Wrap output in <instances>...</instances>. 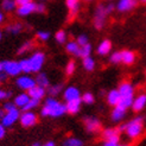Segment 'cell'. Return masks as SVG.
Segmentation results:
<instances>
[{
	"instance_id": "836d02e7",
	"label": "cell",
	"mask_w": 146,
	"mask_h": 146,
	"mask_svg": "<svg viewBox=\"0 0 146 146\" xmlns=\"http://www.w3.org/2000/svg\"><path fill=\"white\" fill-rule=\"evenodd\" d=\"M75 70H76V62L74 60H70L65 65V75L71 76L75 72Z\"/></svg>"
},
{
	"instance_id": "7c38bea8",
	"label": "cell",
	"mask_w": 146,
	"mask_h": 146,
	"mask_svg": "<svg viewBox=\"0 0 146 146\" xmlns=\"http://www.w3.org/2000/svg\"><path fill=\"white\" fill-rule=\"evenodd\" d=\"M36 84H37V83H36V78H32L30 76H27V74L17 78V86L19 87L20 89H23V90L31 89L32 87H35Z\"/></svg>"
},
{
	"instance_id": "680465c9",
	"label": "cell",
	"mask_w": 146,
	"mask_h": 146,
	"mask_svg": "<svg viewBox=\"0 0 146 146\" xmlns=\"http://www.w3.org/2000/svg\"><path fill=\"white\" fill-rule=\"evenodd\" d=\"M108 1H113V0H108Z\"/></svg>"
},
{
	"instance_id": "91938a15",
	"label": "cell",
	"mask_w": 146,
	"mask_h": 146,
	"mask_svg": "<svg viewBox=\"0 0 146 146\" xmlns=\"http://www.w3.org/2000/svg\"><path fill=\"white\" fill-rule=\"evenodd\" d=\"M40 1H45V0H40Z\"/></svg>"
},
{
	"instance_id": "d6986e66",
	"label": "cell",
	"mask_w": 146,
	"mask_h": 146,
	"mask_svg": "<svg viewBox=\"0 0 146 146\" xmlns=\"http://www.w3.org/2000/svg\"><path fill=\"white\" fill-rule=\"evenodd\" d=\"M112 51V43L109 39H104L96 48V54L99 56H107Z\"/></svg>"
},
{
	"instance_id": "d4e9b609",
	"label": "cell",
	"mask_w": 146,
	"mask_h": 146,
	"mask_svg": "<svg viewBox=\"0 0 146 146\" xmlns=\"http://www.w3.org/2000/svg\"><path fill=\"white\" fill-rule=\"evenodd\" d=\"M82 65L86 71H93L94 69H95V60L92 57V56H88V57H84L82 58Z\"/></svg>"
},
{
	"instance_id": "2e32d148",
	"label": "cell",
	"mask_w": 146,
	"mask_h": 146,
	"mask_svg": "<svg viewBox=\"0 0 146 146\" xmlns=\"http://www.w3.org/2000/svg\"><path fill=\"white\" fill-rule=\"evenodd\" d=\"M81 106H82V100H81V98L65 102L67 113H69V114H71V115H75V114H77L80 111H81Z\"/></svg>"
},
{
	"instance_id": "f5cc1de1",
	"label": "cell",
	"mask_w": 146,
	"mask_h": 146,
	"mask_svg": "<svg viewBox=\"0 0 146 146\" xmlns=\"http://www.w3.org/2000/svg\"><path fill=\"white\" fill-rule=\"evenodd\" d=\"M3 70H4V64L0 63V71H3Z\"/></svg>"
},
{
	"instance_id": "9f6ffc18",
	"label": "cell",
	"mask_w": 146,
	"mask_h": 146,
	"mask_svg": "<svg viewBox=\"0 0 146 146\" xmlns=\"http://www.w3.org/2000/svg\"><path fill=\"white\" fill-rule=\"evenodd\" d=\"M84 1H93V0H84Z\"/></svg>"
},
{
	"instance_id": "db71d44e",
	"label": "cell",
	"mask_w": 146,
	"mask_h": 146,
	"mask_svg": "<svg viewBox=\"0 0 146 146\" xmlns=\"http://www.w3.org/2000/svg\"><path fill=\"white\" fill-rule=\"evenodd\" d=\"M139 3H141V4H146V0H138Z\"/></svg>"
},
{
	"instance_id": "d590c367",
	"label": "cell",
	"mask_w": 146,
	"mask_h": 146,
	"mask_svg": "<svg viewBox=\"0 0 146 146\" xmlns=\"http://www.w3.org/2000/svg\"><path fill=\"white\" fill-rule=\"evenodd\" d=\"M39 101L40 100H37V99H30V101H29L21 109H23V111H31V109L39 106Z\"/></svg>"
},
{
	"instance_id": "9a60e30c",
	"label": "cell",
	"mask_w": 146,
	"mask_h": 146,
	"mask_svg": "<svg viewBox=\"0 0 146 146\" xmlns=\"http://www.w3.org/2000/svg\"><path fill=\"white\" fill-rule=\"evenodd\" d=\"M118 90L120 96H134V87L129 81H122L118 87Z\"/></svg>"
},
{
	"instance_id": "6da1fadb",
	"label": "cell",
	"mask_w": 146,
	"mask_h": 146,
	"mask_svg": "<svg viewBox=\"0 0 146 146\" xmlns=\"http://www.w3.org/2000/svg\"><path fill=\"white\" fill-rule=\"evenodd\" d=\"M67 113V107L65 104H62L57 99L50 96L45 100L44 106H43L40 114L42 116H50V118H61Z\"/></svg>"
},
{
	"instance_id": "4fadbf2b",
	"label": "cell",
	"mask_w": 146,
	"mask_h": 146,
	"mask_svg": "<svg viewBox=\"0 0 146 146\" xmlns=\"http://www.w3.org/2000/svg\"><path fill=\"white\" fill-rule=\"evenodd\" d=\"M126 115H127V109L120 106H115L111 112V120L115 123H119L126 118Z\"/></svg>"
},
{
	"instance_id": "7402d4cb",
	"label": "cell",
	"mask_w": 146,
	"mask_h": 146,
	"mask_svg": "<svg viewBox=\"0 0 146 146\" xmlns=\"http://www.w3.org/2000/svg\"><path fill=\"white\" fill-rule=\"evenodd\" d=\"M121 52V63L125 65H132L135 62V54L131 50H122Z\"/></svg>"
},
{
	"instance_id": "5b68a950",
	"label": "cell",
	"mask_w": 146,
	"mask_h": 146,
	"mask_svg": "<svg viewBox=\"0 0 146 146\" xmlns=\"http://www.w3.org/2000/svg\"><path fill=\"white\" fill-rule=\"evenodd\" d=\"M29 60H30V63H31L32 72H39L40 69L43 68V65H44L45 55H44V52H42V51H37V52H35Z\"/></svg>"
},
{
	"instance_id": "8d00e7d4",
	"label": "cell",
	"mask_w": 146,
	"mask_h": 146,
	"mask_svg": "<svg viewBox=\"0 0 146 146\" xmlns=\"http://www.w3.org/2000/svg\"><path fill=\"white\" fill-rule=\"evenodd\" d=\"M109 62L112 64H119L121 63V52L120 51H114L109 55Z\"/></svg>"
},
{
	"instance_id": "ba28073f",
	"label": "cell",
	"mask_w": 146,
	"mask_h": 146,
	"mask_svg": "<svg viewBox=\"0 0 146 146\" xmlns=\"http://www.w3.org/2000/svg\"><path fill=\"white\" fill-rule=\"evenodd\" d=\"M3 64H4V71L10 76H18L21 72L19 62L6 61V62H3Z\"/></svg>"
},
{
	"instance_id": "44dd1931",
	"label": "cell",
	"mask_w": 146,
	"mask_h": 146,
	"mask_svg": "<svg viewBox=\"0 0 146 146\" xmlns=\"http://www.w3.org/2000/svg\"><path fill=\"white\" fill-rule=\"evenodd\" d=\"M119 100H120V93L118 89H111L106 94V101L109 106L112 107L118 106Z\"/></svg>"
},
{
	"instance_id": "f6af8a7d",
	"label": "cell",
	"mask_w": 146,
	"mask_h": 146,
	"mask_svg": "<svg viewBox=\"0 0 146 146\" xmlns=\"http://www.w3.org/2000/svg\"><path fill=\"white\" fill-rule=\"evenodd\" d=\"M12 95V93L11 92H4L0 89V100H4V99H7V98H10Z\"/></svg>"
},
{
	"instance_id": "9c48e42d",
	"label": "cell",
	"mask_w": 146,
	"mask_h": 146,
	"mask_svg": "<svg viewBox=\"0 0 146 146\" xmlns=\"http://www.w3.org/2000/svg\"><path fill=\"white\" fill-rule=\"evenodd\" d=\"M137 0H118L115 5V10L120 13H126L132 11L137 6Z\"/></svg>"
},
{
	"instance_id": "4316f807",
	"label": "cell",
	"mask_w": 146,
	"mask_h": 146,
	"mask_svg": "<svg viewBox=\"0 0 146 146\" xmlns=\"http://www.w3.org/2000/svg\"><path fill=\"white\" fill-rule=\"evenodd\" d=\"M62 92H63V84L62 83H57V84H54V86H50L48 88V94L50 96H52V98L58 96Z\"/></svg>"
},
{
	"instance_id": "11a10c76",
	"label": "cell",
	"mask_w": 146,
	"mask_h": 146,
	"mask_svg": "<svg viewBox=\"0 0 146 146\" xmlns=\"http://www.w3.org/2000/svg\"><path fill=\"white\" fill-rule=\"evenodd\" d=\"M3 19H4V17H3V14L0 13V23H1V21H3Z\"/></svg>"
},
{
	"instance_id": "f1b7e54d",
	"label": "cell",
	"mask_w": 146,
	"mask_h": 146,
	"mask_svg": "<svg viewBox=\"0 0 146 146\" xmlns=\"http://www.w3.org/2000/svg\"><path fill=\"white\" fill-rule=\"evenodd\" d=\"M64 146H83V141L76 137H68L63 143Z\"/></svg>"
},
{
	"instance_id": "e0dca14e",
	"label": "cell",
	"mask_w": 146,
	"mask_h": 146,
	"mask_svg": "<svg viewBox=\"0 0 146 146\" xmlns=\"http://www.w3.org/2000/svg\"><path fill=\"white\" fill-rule=\"evenodd\" d=\"M36 5H37V4L33 3L32 0H31L30 3L24 4V5H21V6H18V9H17L18 16H20V17H26V16H29V14L36 12Z\"/></svg>"
},
{
	"instance_id": "816d5d0a",
	"label": "cell",
	"mask_w": 146,
	"mask_h": 146,
	"mask_svg": "<svg viewBox=\"0 0 146 146\" xmlns=\"http://www.w3.org/2000/svg\"><path fill=\"white\" fill-rule=\"evenodd\" d=\"M32 146H42V145H40V143H38V141H37V143H33V144H32Z\"/></svg>"
},
{
	"instance_id": "ac0fdd59",
	"label": "cell",
	"mask_w": 146,
	"mask_h": 146,
	"mask_svg": "<svg viewBox=\"0 0 146 146\" xmlns=\"http://www.w3.org/2000/svg\"><path fill=\"white\" fill-rule=\"evenodd\" d=\"M65 5L69 11V18H74L81 9V0H65Z\"/></svg>"
},
{
	"instance_id": "8fae6325",
	"label": "cell",
	"mask_w": 146,
	"mask_h": 146,
	"mask_svg": "<svg viewBox=\"0 0 146 146\" xmlns=\"http://www.w3.org/2000/svg\"><path fill=\"white\" fill-rule=\"evenodd\" d=\"M81 95H82L81 92H80V89L75 86H69L63 90V99L65 102L75 100V99H80Z\"/></svg>"
},
{
	"instance_id": "f546056e",
	"label": "cell",
	"mask_w": 146,
	"mask_h": 146,
	"mask_svg": "<svg viewBox=\"0 0 146 146\" xmlns=\"http://www.w3.org/2000/svg\"><path fill=\"white\" fill-rule=\"evenodd\" d=\"M81 100H82V104L84 105H93L94 102H95V96H94V94L90 93V92H86L81 95Z\"/></svg>"
},
{
	"instance_id": "52a82bcc",
	"label": "cell",
	"mask_w": 146,
	"mask_h": 146,
	"mask_svg": "<svg viewBox=\"0 0 146 146\" xmlns=\"http://www.w3.org/2000/svg\"><path fill=\"white\" fill-rule=\"evenodd\" d=\"M120 134L121 132L119 131L118 127H108L102 131L101 137L105 141H114V143H119L120 141Z\"/></svg>"
},
{
	"instance_id": "ab89813d",
	"label": "cell",
	"mask_w": 146,
	"mask_h": 146,
	"mask_svg": "<svg viewBox=\"0 0 146 146\" xmlns=\"http://www.w3.org/2000/svg\"><path fill=\"white\" fill-rule=\"evenodd\" d=\"M76 42L78 43L80 46H83V45H86V44H88L89 43V38H88V36L87 35L81 33V35H78L76 37Z\"/></svg>"
},
{
	"instance_id": "4dcf8cb0",
	"label": "cell",
	"mask_w": 146,
	"mask_h": 146,
	"mask_svg": "<svg viewBox=\"0 0 146 146\" xmlns=\"http://www.w3.org/2000/svg\"><path fill=\"white\" fill-rule=\"evenodd\" d=\"M55 39L58 44H65L68 42V35L64 30H60L57 31L56 35H55Z\"/></svg>"
},
{
	"instance_id": "ffe728a7",
	"label": "cell",
	"mask_w": 146,
	"mask_h": 146,
	"mask_svg": "<svg viewBox=\"0 0 146 146\" xmlns=\"http://www.w3.org/2000/svg\"><path fill=\"white\" fill-rule=\"evenodd\" d=\"M27 94H29V96H30L31 99L42 100L43 98L45 96L46 90H45V88H43V87H40V86H38V84H36L35 87H32L31 89H29V90H27Z\"/></svg>"
},
{
	"instance_id": "7dc6e473",
	"label": "cell",
	"mask_w": 146,
	"mask_h": 146,
	"mask_svg": "<svg viewBox=\"0 0 146 146\" xmlns=\"http://www.w3.org/2000/svg\"><path fill=\"white\" fill-rule=\"evenodd\" d=\"M14 1H16V5L17 6H21V5H24V4L30 3L31 0H14Z\"/></svg>"
},
{
	"instance_id": "8992f818",
	"label": "cell",
	"mask_w": 146,
	"mask_h": 146,
	"mask_svg": "<svg viewBox=\"0 0 146 146\" xmlns=\"http://www.w3.org/2000/svg\"><path fill=\"white\" fill-rule=\"evenodd\" d=\"M19 120L23 127H32L38 122V116L32 111H24L23 114H20Z\"/></svg>"
},
{
	"instance_id": "6f0895ef",
	"label": "cell",
	"mask_w": 146,
	"mask_h": 146,
	"mask_svg": "<svg viewBox=\"0 0 146 146\" xmlns=\"http://www.w3.org/2000/svg\"><path fill=\"white\" fill-rule=\"evenodd\" d=\"M0 39H1V32H0Z\"/></svg>"
},
{
	"instance_id": "603a6c76",
	"label": "cell",
	"mask_w": 146,
	"mask_h": 146,
	"mask_svg": "<svg viewBox=\"0 0 146 146\" xmlns=\"http://www.w3.org/2000/svg\"><path fill=\"white\" fill-rule=\"evenodd\" d=\"M65 50L67 52L75 56V57H80V50H81V46L78 45V43L76 40H69L65 43Z\"/></svg>"
},
{
	"instance_id": "f35d334b",
	"label": "cell",
	"mask_w": 146,
	"mask_h": 146,
	"mask_svg": "<svg viewBox=\"0 0 146 146\" xmlns=\"http://www.w3.org/2000/svg\"><path fill=\"white\" fill-rule=\"evenodd\" d=\"M16 1L14 0H4V3H3V9L5 11H13L14 9H16Z\"/></svg>"
},
{
	"instance_id": "30bf717a",
	"label": "cell",
	"mask_w": 146,
	"mask_h": 146,
	"mask_svg": "<svg viewBox=\"0 0 146 146\" xmlns=\"http://www.w3.org/2000/svg\"><path fill=\"white\" fill-rule=\"evenodd\" d=\"M19 118H20V112H19V109L16 107V108L11 109V111H9V112H6V114L3 116V125L4 126H11Z\"/></svg>"
},
{
	"instance_id": "60d3db41",
	"label": "cell",
	"mask_w": 146,
	"mask_h": 146,
	"mask_svg": "<svg viewBox=\"0 0 146 146\" xmlns=\"http://www.w3.org/2000/svg\"><path fill=\"white\" fill-rule=\"evenodd\" d=\"M37 38L40 42H46L50 38V33L48 31H38L37 32Z\"/></svg>"
},
{
	"instance_id": "f907efd6",
	"label": "cell",
	"mask_w": 146,
	"mask_h": 146,
	"mask_svg": "<svg viewBox=\"0 0 146 146\" xmlns=\"http://www.w3.org/2000/svg\"><path fill=\"white\" fill-rule=\"evenodd\" d=\"M42 146H56V145H55V143H54V141H48L46 144L42 145Z\"/></svg>"
},
{
	"instance_id": "83f0119b",
	"label": "cell",
	"mask_w": 146,
	"mask_h": 146,
	"mask_svg": "<svg viewBox=\"0 0 146 146\" xmlns=\"http://www.w3.org/2000/svg\"><path fill=\"white\" fill-rule=\"evenodd\" d=\"M133 100H134V96H120L118 106H120V107L125 108V109H127V111H128V109L132 107Z\"/></svg>"
},
{
	"instance_id": "ee69618b",
	"label": "cell",
	"mask_w": 146,
	"mask_h": 146,
	"mask_svg": "<svg viewBox=\"0 0 146 146\" xmlns=\"http://www.w3.org/2000/svg\"><path fill=\"white\" fill-rule=\"evenodd\" d=\"M17 106L14 105V102L12 104V102H7V104H5L4 105V111L5 112H9V111H11V109H13V108H16Z\"/></svg>"
},
{
	"instance_id": "277c9868",
	"label": "cell",
	"mask_w": 146,
	"mask_h": 146,
	"mask_svg": "<svg viewBox=\"0 0 146 146\" xmlns=\"http://www.w3.org/2000/svg\"><path fill=\"white\" fill-rule=\"evenodd\" d=\"M83 125L89 133H98L101 129V121L94 115H86L83 118Z\"/></svg>"
},
{
	"instance_id": "1f68e13d",
	"label": "cell",
	"mask_w": 146,
	"mask_h": 146,
	"mask_svg": "<svg viewBox=\"0 0 146 146\" xmlns=\"http://www.w3.org/2000/svg\"><path fill=\"white\" fill-rule=\"evenodd\" d=\"M19 64H20L21 72H25V74H30V72H32L31 63H30V60H29V58H24V60L19 61Z\"/></svg>"
},
{
	"instance_id": "bcb514c9",
	"label": "cell",
	"mask_w": 146,
	"mask_h": 146,
	"mask_svg": "<svg viewBox=\"0 0 146 146\" xmlns=\"http://www.w3.org/2000/svg\"><path fill=\"white\" fill-rule=\"evenodd\" d=\"M106 9H107L108 13L111 14V13L115 10V5H114V4H112V3H108V4H106Z\"/></svg>"
},
{
	"instance_id": "5bb4252c",
	"label": "cell",
	"mask_w": 146,
	"mask_h": 146,
	"mask_svg": "<svg viewBox=\"0 0 146 146\" xmlns=\"http://www.w3.org/2000/svg\"><path fill=\"white\" fill-rule=\"evenodd\" d=\"M146 107V94L143 93V94H139V95L134 96V100H133V104H132V111L134 113H139L141 112L143 109Z\"/></svg>"
},
{
	"instance_id": "74e56055",
	"label": "cell",
	"mask_w": 146,
	"mask_h": 146,
	"mask_svg": "<svg viewBox=\"0 0 146 146\" xmlns=\"http://www.w3.org/2000/svg\"><path fill=\"white\" fill-rule=\"evenodd\" d=\"M21 30H23V25L19 24V23H14L12 25H9L7 26V31L11 32V33H19Z\"/></svg>"
},
{
	"instance_id": "681fc988",
	"label": "cell",
	"mask_w": 146,
	"mask_h": 146,
	"mask_svg": "<svg viewBox=\"0 0 146 146\" xmlns=\"http://www.w3.org/2000/svg\"><path fill=\"white\" fill-rule=\"evenodd\" d=\"M118 128H119V131H120L121 133H122V132L125 133V129H126V123H121V125H120Z\"/></svg>"
},
{
	"instance_id": "b9f144b4",
	"label": "cell",
	"mask_w": 146,
	"mask_h": 146,
	"mask_svg": "<svg viewBox=\"0 0 146 146\" xmlns=\"http://www.w3.org/2000/svg\"><path fill=\"white\" fill-rule=\"evenodd\" d=\"M45 11H46V6L43 3H38L36 5V12L37 13H44Z\"/></svg>"
},
{
	"instance_id": "3957f363",
	"label": "cell",
	"mask_w": 146,
	"mask_h": 146,
	"mask_svg": "<svg viewBox=\"0 0 146 146\" xmlns=\"http://www.w3.org/2000/svg\"><path fill=\"white\" fill-rule=\"evenodd\" d=\"M108 16H109V13L106 9V5L105 4H99L95 7V11H94V17H93L94 27H95L96 30H102L106 25Z\"/></svg>"
},
{
	"instance_id": "7a4b0ae2",
	"label": "cell",
	"mask_w": 146,
	"mask_h": 146,
	"mask_svg": "<svg viewBox=\"0 0 146 146\" xmlns=\"http://www.w3.org/2000/svg\"><path fill=\"white\" fill-rule=\"evenodd\" d=\"M144 132V118L143 116H135L126 122L125 134L129 139H138Z\"/></svg>"
},
{
	"instance_id": "cb8c5ba5",
	"label": "cell",
	"mask_w": 146,
	"mask_h": 146,
	"mask_svg": "<svg viewBox=\"0 0 146 146\" xmlns=\"http://www.w3.org/2000/svg\"><path fill=\"white\" fill-rule=\"evenodd\" d=\"M36 83H37L38 86L43 87V88H49L50 87V81H49V77L48 75L45 74V72H38L37 77H36Z\"/></svg>"
},
{
	"instance_id": "484cf974",
	"label": "cell",
	"mask_w": 146,
	"mask_h": 146,
	"mask_svg": "<svg viewBox=\"0 0 146 146\" xmlns=\"http://www.w3.org/2000/svg\"><path fill=\"white\" fill-rule=\"evenodd\" d=\"M30 96H29L27 93H23V94H19V95L14 99V105H16L17 107H20L23 108L29 101H30Z\"/></svg>"
},
{
	"instance_id": "c3c4849f",
	"label": "cell",
	"mask_w": 146,
	"mask_h": 146,
	"mask_svg": "<svg viewBox=\"0 0 146 146\" xmlns=\"http://www.w3.org/2000/svg\"><path fill=\"white\" fill-rule=\"evenodd\" d=\"M4 135H5V126L3 123H0V139L4 138Z\"/></svg>"
},
{
	"instance_id": "d6a6232c",
	"label": "cell",
	"mask_w": 146,
	"mask_h": 146,
	"mask_svg": "<svg viewBox=\"0 0 146 146\" xmlns=\"http://www.w3.org/2000/svg\"><path fill=\"white\" fill-rule=\"evenodd\" d=\"M92 51H93V46H92L90 43H88V44L81 46V50H80V57L84 58V57L92 56Z\"/></svg>"
},
{
	"instance_id": "7bdbcfd3",
	"label": "cell",
	"mask_w": 146,
	"mask_h": 146,
	"mask_svg": "<svg viewBox=\"0 0 146 146\" xmlns=\"http://www.w3.org/2000/svg\"><path fill=\"white\" fill-rule=\"evenodd\" d=\"M102 146H131V145H128V144H120V141H119V143H114V141H105Z\"/></svg>"
},
{
	"instance_id": "e575fe53",
	"label": "cell",
	"mask_w": 146,
	"mask_h": 146,
	"mask_svg": "<svg viewBox=\"0 0 146 146\" xmlns=\"http://www.w3.org/2000/svg\"><path fill=\"white\" fill-rule=\"evenodd\" d=\"M33 46H35V44H33V42H32V40H27V42H25L24 44L18 49V55H21V54L27 52V51H29V50H31Z\"/></svg>"
}]
</instances>
